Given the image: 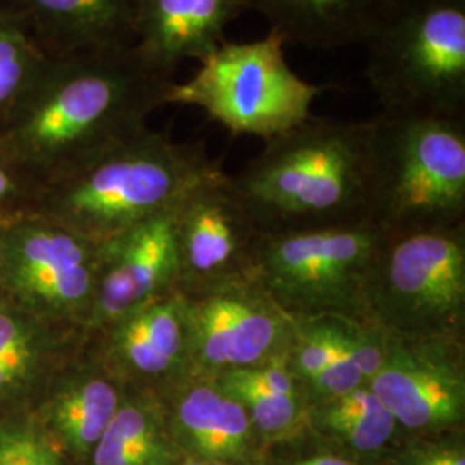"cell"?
I'll use <instances>...</instances> for the list:
<instances>
[{"instance_id":"obj_1","label":"cell","mask_w":465,"mask_h":465,"mask_svg":"<svg viewBox=\"0 0 465 465\" xmlns=\"http://www.w3.org/2000/svg\"><path fill=\"white\" fill-rule=\"evenodd\" d=\"M173 82L134 45L52 57L0 130V152L40 188L143 130Z\"/></svg>"},{"instance_id":"obj_2","label":"cell","mask_w":465,"mask_h":465,"mask_svg":"<svg viewBox=\"0 0 465 465\" xmlns=\"http://www.w3.org/2000/svg\"><path fill=\"white\" fill-rule=\"evenodd\" d=\"M371 140L372 119L312 116L266 140L264 149L230 178L262 232L366 223Z\"/></svg>"},{"instance_id":"obj_3","label":"cell","mask_w":465,"mask_h":465,"mask_svg":"<svg viewBox=\"0 0 465 465\" xmlns=\"http://www.w3.org/2000/svg\"><path fill=\"white\" fill-rule=\"evenodd\" d=\"M221 173L203 143H178L145 126L42 184L28 214L100 245Z\"/></svg>"},{"instance_id":"obj_4","label":"cell","mask_w":465,"mask_h":465,"mask_svg":"<svg viewBox=\"0 0 465 465\" xmlns=\"http://www.w3.org/2000/svg\"><path fill=\"white\" fill-rule=\"evenodd\" d=\"M369 221L390 234L465 224L464 117H372Z\"/></svg>"},{"instance_id":"obj_5","label":"cell","mask_w":465,"mask_h":465,"mask_svg":"<svg viewBox=\"0 0 465 465\" xmlns=\"http://www.w3.org/2000/svg\"><path fill=\"white\" fill-rule=\"evenodd\" d=\"M364 45L381 114L464 117L465 0H390Z\"/></svg>"},{"instance_id":"obj_6","label":"cell","mask_w":465,"mask_h":465,"mask_svg":"<svg viewBox=\"0 0 465 465\" xmlns=\"http://www.w3.org/2000/svg\"><path fill=\"white\" fill-rule=\"evenodd\" d=\"M362 317L393 338L465 341V224L386 234Z\"/></svg>"},{"instance_id":"obj_7","label":"cell","mask_w":465,"mask_h":465,"mask_svg":"<svg viewBox=\"0 0 465 465\" xmlns=\"http://www.w3.org/2000/svg\"><path fill=\"white\" fill-rule=\"evenodd\" d=\"M282 35L223 42L199 61L183 84H169L164 105L203 111L232 134L271 140L312 117V104L328 86L311 84L290 67Z\"/></svg>"},{"instance_id":"obj_8","label":"cell","mask_w":465,"mask_h":465,"mask_svg":"<svg viewBox=\"0 0 465 465\" xmlns=\"http://www.w3.org/2000/svg\"><path fill=\"white\" fill-rule=\"evenodd\" d=\"M388 232L372 223L262 232L249 276L292 317H362L367 272Z\"/></svg>"},{"instance_id":"obj_9","label":"cell","mask_w":465,"mask_h":465,"mask_svg":"<svg viewBox=\"0 0 465 465\" xmlns=\"http://www.w3.org/2000/svg\"><path fill=\"white\" fill-rule=\"evenodd\" d=\"M97 276V243L34 214L4 223L0 232L2 297L52 322L84 331Z\"/></svg>"},{"instance_id":"obj_10","label":"cell","mask_w":465,"mask_h":465,"mask_svg":"<svg viewBox=\"0 0 465 465\" xmlns=\"http://www.w3.org/2000/svg\"><path fill=\"white\" fill-rule=\"evenodd\" d=\"M184 297L193 376L214 378L286 359L295 317L282 311L252 276Z\"/></svg>"},{"instance_id":"obj_11","label":"cell","mask_w":465,"mask_h":465,"mask_svg":"<svg viewBox=\"0 0 465 465\" xmlns=\"http://www.w3.org/2000/svg\"><path fill=\"white\" fill-rule=\"evenodd\" d=\"M367 386L407 436L460 430L465 341L388 336L384 361Z\"/></svg>"},{"instance_id":"obj_12","label":"cell","mask_w":465,"mask_h":465,"mask_svg":"<svg viewBox=\"0 0 465 465\" xmlns=\"http://www.w3.org/2000/svg\"><path fill=\"white\" fill-rule=\"evenodd\" d=\"M259 230L230 174L192 190L178 207V282L184 295L249 276Z\"/></svg>"},{"instance_id":"obj_13","label":"cell","mask_w":465,"mask_h":465,"mask_svg":"<svg viewBox=\"0 0 465 465\" xmlns=\"http://www.w3.org/2000/svg\"><path fill=\"white\" fill-rule=\"evenodd\" d=\"M84 336L126 388L164 397L193 376L186 297L180 290L157 295L102 331Z\"/></svg>"},{"instance_id":"obj_14","label":"cell","mask_w":465,"mask_h":465,"mask_svg":"<svg viewBox=\"0 0 465 465\" xmlns=\"http://www.w3.org/2000/svg\"><path fill=\"white\" fill-rule=\"evenodd\" d=\"M178 205L99 245V276L84 334H95L150 299L176 290Z\"/></svg>"},{"instance_id":"obj_15","label":"cell","mask_w":465,"mask_h":465,"mask_svg":"<svg viewBox=\"0 0 465 465\" xmlns=\"http://www.w3.org/2000/svg\"><path fill=\"white\" fill-rule=\"evenodd\" d=\"M123 395L124 384L100 361L92 341L84 336L50 378L30 417L63 457L88 465Z\"/></svg>"},{"instance_id":"obj_16","label":"cell","mask_w":465,"mask_h":465,"mask_svg":"<svg viewBox=\"0 0 465 465\" xmlns=\"http://www.w3.org/2000/svg\"><path fill=\"white\" fill-rule=\"evenodd\" d=\"M176 447L188 459L266 465L267 447L245 409L209 376H190L163 397Z\"/></svg>"},{"instance_id":"obj_17","label":"cell","mask_w":465,"mask_h":465,"mask_svg":"<svg viewBox=\"0 0 465 465\" xmlns=\"http://www.w3.org/2000/svg\"><path fill=\"white\" fill-rule=\"evenodd\" d=\"M243 0H134V49L155 73L174 80L184 61H202L226 42Z\"/></svg>"},{"instance_id":"obj_18","label":"cell","mask_w":465,"mask_h":465,"mask_svg":"<svg viewBox=\"0 0 465 465\" xmlns=\"http://www.w3.org/2000/svg\"><path fill=\"white\" fill-rule=\"evenodd\" d=\"M84 336L0 295V411L38 399Z\"/></svg>"},{"instance_id":"obj_19","label":"cell","mask_w":465,"mask_h":465,"mask_svg":"<svg viewBox=\"0 0 465 465\" xmlns=\"http://www.w3.org/2000/svg\"><path fill=\"white\" fill-rule=\"evenodd\" d=\"M50 57L134 45V0H0Z\"/></svg>"},{"instance_id":"obj_20","label":"cell","mask_w":465,"mask_h":465,"mask_svg":"<svg viewBox=\"0 0 465 465\" xmlns=\"http://www.w3.org/2000/svg\"><path fill=\"white\" fill-rule=\"evenodd\" d=\"M390 0H243L286 45L334 50L364 45Z\"/></svg>"},{"instance_id":"obj_21","label":"cell","mask_w":465,"mask_h":465,"mask_svg":"<svg viewBox=\"0 0 465 465\" xmlns=\"http://www.w3.org/2000/svg\"><path fill=\"white\" fill-rule=\"evenodd\" d=\"M307 431L324 447L364 465L384 464L407 436L367 384L309 403Z\"/></svg>"},{"instance_id":"obj_22","label":"cell","mask_w":465,"mask_h":465,"mask_svg":"<svg viewBox=\"0 0 465 465\" xmlns=\"http://www.w3.org/2000/svg\"><path fill=\"white\" fill-rule=\"evenodd\" d=\"M213 380L245 409L267 449L293 441L307 432V393L284 359L228 371Z\"/></svg>"},{"instance_id":"obj_23","label":"cell","mask_w":465,"mask_h":465,"mask_svg":"<svg viewBox=\"0 0 465 465\" xmlns=\"http://www.w3.org/2000/svg\"><path fill=\"white\" fill-rule=\"evenodd\" d=\"M349 316L295 317L286 366L303 386L309 403L334 399L364 386L349 349Z\"/></svg>"},{"instance_id":"obj_24","label":"cell","mask_w":465,"mask_h":465,"mask_svg":"<svg viewBox=\"0 0 465 465\" xmlns=\"http://www.w3.org/2000/svg\"><path fill=\"white\" fill-rule=\"evenodd\" d=\"M176 447L161 395L126 388L116 414L94 450L88 465H176Z\"/></svg>"},{"instance_id":"obj_25","label":"cell","mask_w":465,"mask_h":465,"mask_svg":"<svg viewBox=\"0 0 465 465\" xmlns=\"http://www.w3.org/2000/svg\"><path fill=\"white\" fill-rule=\"evenodd\" d=\"M52 59L23 19L0 4V130Z\"/></svg>"},{"instance_id":"obj_26","label":"cell","mask_w":465,"mask_h":465,"mask_svg":"<svg viewBox=\"0 0 465 465\" xmlns=\"http://www.w3.org/2000/svg\"><path fill=\"white\" fill-rule=\"evenodd\" d=\"M382 465H465L464 428L405 436Z\"/></svg>"},{"instance_id":"obj_27","label":"cell","mask_w":465,"mask_h":465,"mask_svg":"<svg viewBox=\"0 0 465 465\" xmlns=\"http://www.w3.org/2000/svg\"><path fill=\"white\" fill-rule=\"evenodd\" d=\"M15 445L19 465H67L66 459L35 424L30 414H13Z\"/></svg>"},{"instance_id":"obj_28","label":"cell","mask_w":465,"mask_h":465,"mask_svg":"<svg viewBox=\"0 0 465 465\" xmlns=\"http://www.w3.org/2000/svg\"><path fill=\"white\" fill-rule=\"evenodd\" d=\"M38 188L0 152V219L28 214Z\"/></svg>"},{"instance_id":"obj_29","label":"cell","mask_w":465,"mask_h":465,"mask_svg":"<svg viewBox=\"0 0 465 465\" xmlns=\"http://www.w3.org/2000/svg\"><path fill=\"white\" fill-rule=\"evenodd\" d=\"M314 443H316L317 449L311 450V451L302 449L293 457H290L286 460H280V459L271 457V455H267V459L278 460V462H282L284 465H364L357 462V460H353V459L345 457V455H341V453H338V451H334V450L324 447L317 440H314Z\"/></svg>"},{"instance_id":"obj_30","label":"cell","mask_w":465,"mask_h":465,"mask_svg":"<svg viewBox=\"0 0 465 465\" xmlns=\"http://www.w3.org/2000/svg\"><path fill=\"white\" fill-rule=\"evenodd\" d=\"M0 465H19L15 445L13 416L0 419Z\"/></svg>"},{"instance_id":"obj_31","label":"cell","mask_w":465,"mask_h":465,"mask_svg":"<svg viewBox=\"0 0 465 465\" xmlns=\"http://www.w3.org/2000/svg\"><path fill=\"white\" fill-rule=\"evenodd\" d=\"M176 465H230L223 464V462H213V460H200V459H188L183 457Z\"/></svg>"},{"instance_id":"obj_32","label":"cell","mask_w":465,"mask_h":465,"mask_svg":"<svg viewBox=\"0 0 465 465\" xmlns=\"http://www.w3.org/2000/svg\"><path fill=\"white\" fill-rule=\"evenodd\" d=\"M4 223H5V219H0V232H2V226H4Z\"/></svg>"}]
</instances>
